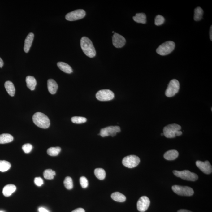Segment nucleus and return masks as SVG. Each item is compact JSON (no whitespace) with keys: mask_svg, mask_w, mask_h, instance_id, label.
I'll list each match as a JSON object with an SVG mask.
<instances>
[{"mask_svg":"<svg viewBox=\"0 0 212 212\" xmlns=\"http://www.w3.org/2000/svg\"><path fill=\"white\" fill-rule=\"evenodd\" d=\"M165 20V18L163 16L158 15L156 16L155 19V24L156 26L161 25L164 23Z\"/></svg>","mask_w":212,"mask_h":212,"instance_id":"2f4dec72","label":"nucleus"},{"mask_svg":"<svg viewBox=\"0 0 212 212\" xmlns=\"http://www.w3.org/2000/svg\"><path fill=\"white\" fill-rule=\"evenodd\" d=\"M39 212H49L46 209L43 208V207H41V208H39Z\"/></svg>","mask_w":212,"mask_h":212,"instance_id":"e433bc0d","label":"nucleus"},{"mask_svg":"<svg viewBox=\"0 0 212 212\" xmlns=\"http://www.w3.org/2000/svg\"><path fill=\"white\" fill-rule=\"evenodd\" d=\"M150 204V201L146 196H143L137 201V210L141 212L146 211Z\"/></svg>","mask_w":212,"mask_h":212,"instance_id":"f8f14e48","label":"nucleus"},{"mask_svg":"<svg viewBox=\"0 0 212 212\" xmlns=\"http://www.w3.org/2000/svg\"><path fill=\"white\" fill-rule=\"evenodd\" d=\"M181 129V127L178 124H170L164 127L163 134L167 138H174L176 136L182 135V132L180 131Z\"/></svg>","mask_w":212,"mask_h":212,"instance_id":"f03ea898","label":"nucleus"},{"mask_svg":"<svg viewBox=\"0 0 212 212\" xmlns=\"http://www.w3.org/2000/svg\"><path fill=\"white\" fill-rule=\"evenodd\" d=\"M175 47V42L168 41L160 45L156 49V52L162 56L167 55L174 50Z\"/></svg>","mask_w":212,"mask_h":212,"instance_id":"20e7f679","label":"nucleus"},{"mask_svg":"<svg viewBox=\"0 0 212 212\" xmlns=\"http://www.w3.org/2000/svg\"><path fill=\"white\" fill-rule=\"evenodd\" d=\"M16 187L13 184H8L6 185L3 189L2 193L5 197H8L15 192Z\"/></svg>","mask_w":212,"mask_h":212,"instance_id":"f3484780","label":"nucleus"},{"mask_svg":"<svg viewBox=\"0 0 212 212\" xmlns=\"http://www.w3.org/2000/svg\"><path fill=\"white\" fill-rule=\"evenodd\" d=\"M34 183L37 186L40 187L43 184V180L40 177H36L35 178Z\"/></svg>","mask_w":212,"mask_h":212,"instance_id":"f704fd0d","label":"nucleus"},{"mask_svg":"<svg viewBox=\"0 0 212 212\" xmlns=\"http://www.w3.org/2000/svg\"><path fill=\"white\" fill-rule=\"evenodd\" d=\"M180 83L177 80L174 79L171 80L168 85L166 93V96L168 97H173L179 91Z\"/></svg>","mask_w":212,"mask_h":212,"instance_id":"423d86ee","label":"nucleus"},{"mask_svg":"<svg viewBox=\"0 0 212 212\" xmlns=\"http://www.w3.org/2000/svg\"><path fill=\"white\" fill-rule=\"evenodd\" d=\"M120 128L118 126H111L102 128L100 131V135L102 137L111 136L114 137L116 135L117 133L120 132Z\"/></svg>","mask_w":212,"mask_h":212,"instance_id":"9d476101","label":"nucleus"},{"mask_svg":"<svg viewBox=\"0 0 212 212\" xmlns=\"http://www.w3.org/2000/svg\"><path fill=\"white\" fill-rule=\"evenodd\" d=\"M71 212H85V210L83 208H79L73 210Z\"/></svg>","mask_w":212,"mask_h":212,"instance_id":"c9c22d12","label":"nucleus"},{"mask_svg":"<svg viewBox=\"0 0 212 212\" xmlns=\"http://www.w3.org/2000/svg\"><path fill=\"white\" fill-rule=\"evenodd\" d=\"M61 150V148L60 147H51L48 149L47 152L49 155L55 156L59 154Z\"/></svg>","mask_w":212,"mask_h":212,"instance_id":"cd10ccee","label":"nucleus"},{"mask_svg":"<svg viewBox=\"0 0 212 212\" xmlns=\"http://www.w3.org/2000/svg\"><path fill=\"white\" fill-rule=\"evenodd\" d=\"M34 35L32 33H30L26 37L24 41V50L26 53H28L34 39Z\"/></svg>","mask_w":212,"mask_h":212,"instance_id":"2eb2a0df","label":"nucleus"},{"mask_svg":"<svg viewBox=\"0 0 212 212\" xmlns=\"http://www.w3.org/2000/svg\"><path fill=\"white\" fill-rule=\"evenodd\" d=\"M178 212H192L190 210H180L178 211Z\"/></svg>","mask_w":212,"mask_h":212,"instance_id":"ea45409f","label":"nucleus"},{"mask_svg":"<svg viewBox=\"0 0 212 212\" xmlns=\"http://www.w3.org/2000/svg\"><path fill=\"white\" fill-rule=\"evenodd\" d=\"M196 164L197 167L204 173L206 174L211 173L212 166L208 161H206L204 162L197 161L196 162Z\"/></svg>","mask_w":212,"mask_h":212,"instance_id":"ddd939ff","label":"nucleus"},{"mask_svg":"<svg viewBox=\"0 0 212 212\" xmlns=\"http://www.w3.org/2000/svg\"><path fill=\"white\" fill-rule=\"evenodd\" d=\"M4 87L7 93L11 96H14L15 94V89L14 84L10 81H7L4 84Z\"/></svg>","mask_w":212,"mask_h":212,"instance_id":"412c9836","label":"nucleus"},{"mask_svg":"<svg viewBox=\"0 0 212 212\" xmlns=\"http://www.w3.org/2000/svg\"><path fill=\"white\" fill-rule=\"evenodd\" d=\"M56 175L55 171H53L51 169H46L43 173V176L45 179L47 180H52Z\"/></svg>","mask_w":212,"mask_h":212,"instance_id":"c85d7f7f","label":"nucleus"},{"mask_svg":"<svg viewBox=\"0 0 212 212\" xmlns=\"http://www.w3.org/2000/svg\"><path fill=\"white\" fill-rule=\"evenodd\" d=\"M111 198L115 201L119 202H123L126 200L125 196L119 192L113 193L111 195Z\"/></svg>","mask_w":212,"mask_h":212,"instance_id":"b1692460","label":"nucleus"},{"mask_svg":"<svg viewBox=\"0 0 212 212\" xmlns=\"http://www.w3.org/2000/svg\"><path fill=\"white\" fill-rule=\"evenodd\" d=\"M94 174L96 177L100 180L104 179L106 176V172L102 168H97L95 169Z\"/></svg>","mask_w":212,"mask_h":212,"instance_id":"a878e982","label":"nucleus"},{"mask_svg":"<svg viewBox=\"0 0 212 212\" xmlns=\"http://www.w3.org/2000/svg\"><path fill=\"white\" fill-rule=\"evenodd\" d=\"M140 162L139 158L136 156L132 155L124 158L122 160V163L126 167L133 168L138 166Z\"/></svg>","mask_w":212,"mask_h":212,"instance_id":"6e6552de","label":"nucleus"},{"mask_svg":"<svg viewBox=\"0 0 212 212\" xmlns=\"http://www.w3.org/2000/svg\"><path fill=\"white\" fill-rule=\"evenodd\" d=\"M212 26H210V40L212 41Z\"/></svg>","mask_w":212,"mask_h":212,"instance_id":"4c0bfd02","label":"nucleus"},{"mask_svg":"<svg viewBox=\"0 0 212 212\" xmlns=\"http://www.w3.org/2000/svg\"><path fill=\"white\" fill-rule=\"evenodd\" d=\"M14 140V137L11 134H3L0 135V144H5L11 142Z\"/></svg>","mask_w":212,"mask_h":212,"instance_id":"4be33fe9","label":"nucleus"},{"mask_svg":"<svg viewBox=\"0 0 212 212\" xmlns=\"http://www.w3.org/2000/svg\"><path fill=\"white\" fill-rule=\"evenodd\" d=\"M4 62L2 60L1 58H0V68H2L3 66Z\"/></svg>","mask_w":212,"mask_h":212,"instance_id":"58836bf2","label":"nucleus"},{"mask_svg":"<svg viewBox=\"0 0 212 212\" xmlns=\"http://www.w3.org/2000/svg\"><path fill=\"white\" fill-rule=\"evenodd\" d=\"M71 121L75 124H82L87 122V118L83 117L74 116L71 118Z\"/></svg>","mask_w":212,"mask_h":212,"instance_id":"c756f323","label":"nucleus"},{"mask_svg":"<svg viewBox=\"0 0 212 212\" xmlns=\"http://www.w3.org/2000/svg\"><path fill=\"white\" fill-rule=\"evenodd\" d=\"M57 65L61 71L67 74H71L73 72L72 68L68 64L65 62H59L57 63Z\"/></svg>","mask_w":212,"mask_h":212,"instance_id":"aec40b11","label":"nucleus"},{"mask_svg":"<svg viewBox=\"0 0 212 212\" xmlns=\"http://www.w3.org/2000/svg\"><path fill=\"white\" fill-rule=\"evenodd\" d=\"M86 12L84 10L79 9L68 13L66 15L65 18L68 21H75L84 18Z\"/></svg>","mask_w":212,"mask_h":212,"instance_id":"9b49d317","label":"nucleus"},{"mask_svg":"<svg viewBox=\"0 0 212 212\" xmlns=\"http://www.w3.org/2000/svg\"><path fill=\"white\" fill-rule=\"evenodd\" d=\"M178 155L179 153L176 150H169L165 153L164 158L167 160H174L178 158Z\"/></svg>","mask_w":212,"mask_h":212,"instance_id":"a211bd4d","label":"nucleus"},{"mask_svg":"<svg viewBox=\"0 0 212 212\" xmlns=\"http://www.w3.org/2000/svg\"><path fill=\"white\" fill-rule=\"evenodd\" d=\"M161 136H164V134L163 133H162L161 134Z\"/></svg>","mask_w":212,"mask_h":212,"instance_id":"a19ab883","label":"nucleus"},{"mask_svg":"<svg viewBox=\"0 0 212 212\" xmlns=\"http://www.w3.org/2000/svg\"><path fill=\"white\" fill-rule=\"evenodd\" d=\"M80 44L83 52L87 56L93 58L96 56V50L92 41L88 37H82Z\"/></svg>","mask_w":212,"mask_h":212,"instance_id":"f257e3e1","label":"nucleus"},{"mask_svg":"<svg viewBox=\"0 0 212 212\" xmlns=\"http://www.w3.org/2000/svg\"><path fill=\"white\" fill-rule=\"evenodd\" d=\"M11 165L9 162L5 160H0V171H7L11 168Z\"/></svg>","mask_w":212,"mask_h":212,"instance_id":"bb28decb","label":"nucleus"},{"mask_svg":"<svg viewBox=\"0 0 212 212\" xmlns=\"http://www.w3.org/2000/svg\"><path fill=\"white\" fill-rule=\"evenodd\" d=\"M80 183L83 188H86L88 186V181L87 178L82 176L80 178Z\"/></svg>","mask_w":212,"mask_h":212,"instance_id":"72a5a7b5","label":"nucleus"},{"mask_svg":"<svg viewBox=\"0 0 212 212\" xmlns=\"http://www.w3.org/2000/svg\"><path fill=\"white\" fill-rule=\"evenodd\" d=\"M172 191L178 195L190 197L194 194V191L192 188L188 186H182L175 185L172 187Z\"/></svg>","mask_w":212,"mask_h":212,"instance_id":"0eeeda50","label":"nucleus"},{"mask_svg":"<svg viewBox=\"0 0 212 212\" xmlns=\"http://www.w3.org/2000/svg\"><path fill=\"white\" fill-rule=\"evenodd\" d=\"M33 147L31 144H25L23 146L22 149L25 153H30L32 150Z\"/></svg>","mask_w":212,"mask_h":212,"instance_id":"473e14b6","label":"nucleus"},{"mask_svg":"<svg viewBox=\"0 0 212 212\" xmlns=\"http://www.w3.org/2000/svg\"><path fill=\"white\" fill-rule=\"evenodd\" d=\"M33 121L35 125L39 128L46 129L50 125V121L47 116L40 112L35 113L33 116Z\"/></svg>","mask_w":212,"mask_h":212,"instance_id":"7ed1b4c3","label":"nucleus"},{"mask_svg":"<svg viewBox=\"0 0 212 212\" xmlns=\"http://www.w3.org/2000/svg\"><path fill=\"white\" fill-rule=\"evenodd\" d=\"M133 19L136 22L142 24H145L147 22L146 15L144 13H138L136 14L135 16L133 17Z\"/></svg>","mask_w":212,"mask_h":212,"instance_id":"5701e85b","label":"nucleus"},{"mask_svg":"<svg viewBox=\"0 0 212 212\" xmlns=\"http://www.w3.org/2000/svg\"><path fill=\"white\" fill-rule=\"evenodd\" d=\"M115 97L113 92L108 89L99 90L96 94V98L100 101H108Z\"/></svg>","mask_w":212,"mask_h":212,"instance_id":"1a4fd4ad","label":"nucleus"},{"mask_svg":"<svg viewBox=\"0 0 212 212\" xmlns=\"http://www.w3.org/2000/svg\"><path fill=\"white\" fill-rule=\"evenodd\" d=\"M48 88L49 93L52 94L56 93L58 88V86L56 81L53 79H49L48 81Z\"/></svg>","mask_w":212,"mask_h":212,"instance_id":"dca6fc26","label":"nucleus"},{"mask_svg":"<svg viewBox=\"0 0 212 212\" xmlns=\"http://www.w3.org/2000/svg\"><path fill=\"white\" fill-rule=\"evenodd\" d=\"M173 172L175 176L187 181L194 182L198 178L197 174L187 170L183 171H174Z\"/></svg>","mask_w":212,"mask_h":212,"instance_id":"39448f33","label":"nucleus"},{"mask_svg":"<svg viewBox=\"0 0 212 212\" xmlns=\"http://www.w3.org/2000/svg\"><path fill=\"white\" fill-rule=\"evenodd\" d=\"M65 186L67 189L71 190L73 188V183L72 179L69 176H67L64 181Z\"/></svg>","mask_w":212,"mask_h":212,"instance_id":"7c9ffc66","label":"nucleus"},{"mask_svg":"<svg viewBox=\"0 0 212 212\" xmlns=\"http://www.w3.org/2000/svg\"><path fill=\"white\" fill-rule=\"evenodd\" d=\"M0 212H4L2 211H0Z\"/></svg>","mask_w":212,"mask_h":212,"instance_id":"79ce46f5","label":"nucleus"},{"mask_svg":"<svg viewBox=\"0 0 212 212\" xmlns=\"http://www.w3.org/2000/svg\"><path fill=\"white\" fill-rule=\"evenodd\" d=\"M194 20L196 21H200L202 19L204 11L200 7L195 9L194 11Z\"/></svg>","mask_w":212,"mask_h":212,"instance_id":"393cba45","label":"nucleus"},{"mask_svg":"<svg viewBox=\"0 0 212 212\" xmlns=\"http://www.w3.org/2000/svg\"><path fill=\"white\" fill-rule=\"evenodd\" d=\"M112 43L115 48H122L125 44L126 39L123 36L115 33L112 37Z\"/></svg>","mask_w":212,"mask_h":212,"instance_id":"4468645a","label":"nucleus"},{"mask_svg":"<svg viewBox=\"0 0 212 212\" xmlns=\"http://www.w3.org/2000/svg\"><path fill=\"white\" fill-rule=\"evenodd\" d=\"M26 85L30 90H34L37 85L36 79L31 76L26 77Z\"/></svg>","mask_w":212,"mask_h":212,"instance_id":"6ab92c4d","label":"nucleus"}]
</instances>
